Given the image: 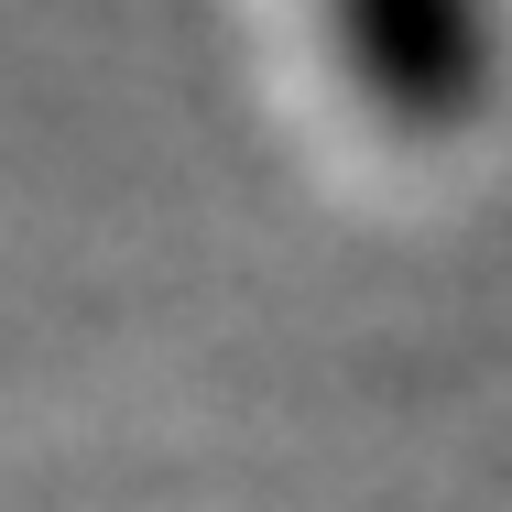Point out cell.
Wrapping results in <instances>:
<instances>
[{
    "instance_id": "obj_1",
    "label": "cell",
    "mask_w": 512,
    "mask_h": 512,
    "mask_svg": "<svg viewBox=\"0 0 512 512\" xmlns=\"http://www.w3.org/2000/svg\"><path fill=\"white\" fill-rule=\"evenodd\" d=\"M316 33L393 142H458L502 99V0H316Z\"/></svg>"
}]
</instances>
